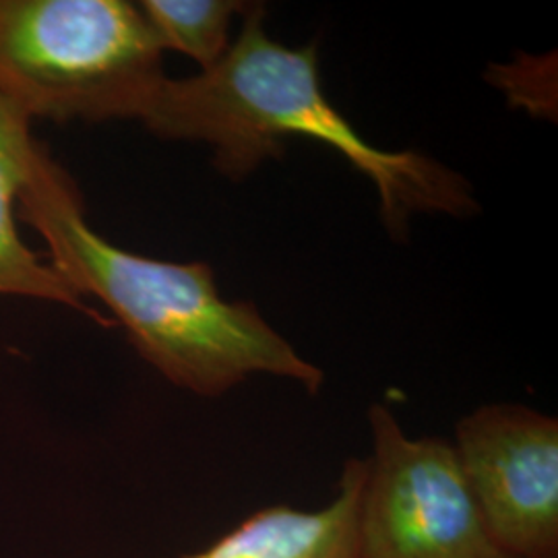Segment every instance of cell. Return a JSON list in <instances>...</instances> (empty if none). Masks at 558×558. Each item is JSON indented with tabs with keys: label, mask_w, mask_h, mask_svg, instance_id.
<instances>
[{
	"label": "cell",
	"mask_w": 558,
	"mask_h": 558,
	"mask_svg": "<svg viewBox=\"0 0 558 558\" xmlns=\"http://www.w3.org/2000/svg\"><path fill=\"white\" fill-rule=\"evenodd\" d=\"M17 218L40 234L48 260L81 299L114 315L141 359L201 398H220L253 375L319 393L325 375L251 302L221 299L207 263L143 257L104 239L87 220L77 182L38 143Z\"/></svg>",
	"instance_id": "cell-1"
},
{
	"label": "cell",
	"mask_w": 558,
	"mask_h": 558,
	"mask_svg": "<svg viewBox=\"0 0 558 558\" xmlns=\"http://www.w3.org/2000/svg\"><path fill=\"white\" fill-rule=\"evenodd\" d=\"M251 4L239 38L214 66L186 80L166 77L143 124L163 141L205 143L223 177L240 180L281 158L288 137H308L339 151L373 180L385 228L405 239L414 214L470 216L478 203L468 180L416 151H383L327 100L317 44L288 48L263 27Z\"/></svg>",
	"instance_id": "cell-2"
},
{
	"label": "cell",
	"mask_w": 558,
	"mask_h": 558,
	"mask_svg": "<svg viewBox=\"0 0 558 558\" xmlns=\"http://www.w3.org/2000/svg\"><path fill=\"white\" fill-rule=\"evenodd\" d=\"M161 54L137 2L0 0V96L32 122L143 120Z\"/></svg>",
	"instance_id": "cell-3"
},
{
	"label": "cell",
	"mask_w": 558,
	"mask_h": 558,
	"mask_svg": "<svg viewBox=\"0 0 558 558\" xmlns=\"http://www.w3.org/2000/svg\"><path fill=\"white\" fill-rule=\"evenodd\" d=\"M368 422L359 558H513L490 538L449 440L408 437L380 403Z\"/></svg>",
	"instance_id": "cell-4"
},
{
	"label": "cell",
	"mask_w": 558,
	"mask_h": 558,
	"mask_svg": "<svg viewBox=\"0 0 558 558\" xmlns=\"http://www.w3.org/2000/svg\"><path fill=\"white\" fill-rule=\"evenodd\" d=\"M480 518L513 558H558V422L515 403L482 405L456 428Z\"/></svg>",
	"instance_id": "cell-5"
},
{
	"label": "cell",
	"mask_w": 558,
	"mask_h": 558,
	"mask_svg": "<svg viewBox=\"0 0 558 558\" xmlns=\"http://www.w3.org/2000/svg\"><path fill=\"white\" fill-rule=\"evenodd\" d=\"M366 459L350 458L338 495L317 511L265 507L209 548L184 558H359V519Z\"/></svg>",
	"instance_id": "cell-6"
},
{
	"label": "cell",
	"mask_w": 558,
	"mask_h": 558,
	"mask_svg": "<svg viewBox=\"0 0 558 558\" xmlns=\"http://www.w3.org/2000/svg\"><path fill=\"white\" fill-rule=\"evenodd\" d=\"M38 143L32 120L0 96V296L54 302L110 327L114 320L87 306L50 260L41 259L20 236L17 203Z\"/></svg>",
	"instance_id": "cell-7"
},
{
	"label": "cell",
	"mask_w": 558,
	"mask_h": 558,
	"mask_svg": "<svg viewBox=\"0 0 558 558\" xmlns=\"http://www.w3.org/2000/svg\"><path fill=\"white\" fill-rule=\"evenodd\" d=\"M137 7L161 52H180L205 71L228 52L232 20L251 4L234 0H143Z\"/></svg>",
	"instance_id": "cell-8"
}]
</instances>
